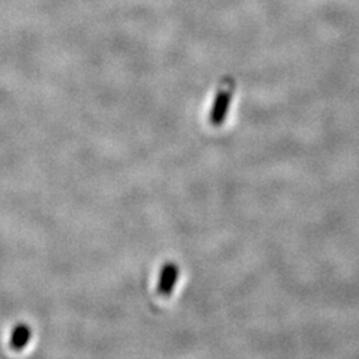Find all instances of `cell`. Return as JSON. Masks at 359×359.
Masks as SVG:
<instances>
[{
  "instance_id": "6da1fadb",
  "label": "cell",
  "mask_w": 359,
  "mask_h": 359,
  "mask_svg": "<svg viewBox=\"0 0 359 359\" xmlns=\"http://www.w3.org/2000/svg\"><path fill=\"white\" fill-rule=\"evenodd\" d=\"M231 99V90H221L218 92L217 97L215 100V105H213V109L210 112V120H212V123L215 126L221 124L225 120V116H226V112H228Z\"/></svg>"
},
{
  "instance_id": "7a4b0ae2",
  "label": "cell",
  "mask_w": 359,
  "mask_h": 359,
  "mask_svg": "<svg viewBox=\"0 0 359 359\" xmlns=\"http://www.w3.org/2000/svg\"><path fill=\"white\" fill-rule=\"evenodd\" d=\"M180 270L175 264H169L167 265L160 276V281H158V293L163 295H169L172 293L176 281L179 278Z\"/></svg>"
},
{
  "instance_id": "3957f363",
  "label": "cell",
  "mask_w": 359,
  "mask_h": 359,
  "mask_svg": "<svg viewBox=\"0 0 359 359\" xmlns=\"http://www.w3.org/2000/svg\"><path fill=\"white\" fill-rule=\"evenodd\" d=\"M31 329L27 325H18L11 335V347L22 350L31 339Z\"/></svg>"
}]
</instances>
